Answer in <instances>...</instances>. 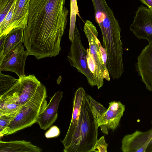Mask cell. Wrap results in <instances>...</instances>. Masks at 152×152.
I'll return each mask as SVG.
<instances>
[{
    "mask_svg": "<svg viewBox=\"0 0 152 152\" xmlns=\"http://www.w3.org/2000/svg\"><path fill=\"white\" fill-rule=\"evenodd\" d=\"M99 127L100 128L101 131L103 133L107 134H108V129L105 125H102L100 126Z\"/></svg>",
    "mask_w": 152,
    "mask_h": 152,
    "instance_id": "f546056e",
    "label": "cell"
},
{
    "mask_svg": "<svg viewBox=\"0 0 152 152\" xmlns=\"http://www.w3.org/2000/svg\"><path fill=\"white\" fill-rule=\"evenodd\" d=\"M87 59L88 67L90 71L93 75L94 80L96 76V70L95 65L90 53L89 49L87 48Z\"/></svg>",
    "mask_w": 152,
    "mask_h": 152,
    "instance_id": "484cf974",
    "label": "cell"
},
{
    "mask_svg": "<svg viewBox=\"0 0 152 152\" xmlns=\"http://www.w3.org/2000/svg\"><path fill=\"white\" fill-rule=\"evenodd\" d=\"M6 35H3L0 36V57L1 56L3 53L4 41Z\"/></svg>",
    "mask_w": 152,
    "mask_h": 152,
    "instance_id": "83f0119b",
    "label": "cell"
},
{
    "mask_svg": "<svg viewBox=\"0 0 152 152\" xmlns=\"http://www.w3.org/2000/svg\"><path fill=\"white\" fill-rule=\"evenodd\" d=\"M121 142L124 152H152V128L145 132L137 130L126 135Z\"/></svg>",
    "mask_w": 152,
    "mask_h": 152,
    "instance_id": "52a82bcc",
    "label": "cell"
},
{
    "mask_svg": "<svg viewBox=\"0 0 152 152\" xmlns=\"http://www.w3.org/2000/svg\"><path fill=\"white\" fill-rule=\"evenodd\" d=\"M87 51L82 43L80 31L76 25L74 38L67 56V60L72 66L86 77L90 86H96L94 76L89 69L87 59Z\"/></svg>",
    "mask_w": 152,
    "mask_h": 152,
    "instance_id": "277c9868",
    "label": "cell"
},
{
    "mask_svg": "<svg viewBox=\"0 0 152 152\" xmlns=\"http://www.w3.org/2000/svg\"><path fill=\"white\" fill-rule=\"evenodd\" d=\"M99 49L105 69L104 77L107 80L110 81V76L107 67V52L105 49L102 46L100 42L99 44Z\"/></svg>",
    "mask_w": 152,
    "mask_h": 152,
    "instance_id": "cb8c5ba5",
    "label": "cell"
},
{
    "mask_svg": "<svg viewBox=\"0 0 152 152\" xmlns=\"http://www.w3.org/2000/svg\"><path fill=\"white\" fill-rule=\"evenodd\" d=\"M41 84L33 75L19 78L16 82L19 104L22 106L31 98Z\"/></svg>",
    "mask_w": 152,
    "mask_h": 152,
    "instance_id": "8fae6325",
    "label": "cell"
},
{
    "mask_svg": "<svg viewBox=\"0 0 152 152\" xmlns=\"http://www.w3.org/2000/svg\"><path fill=\"white\" fill-rule=\"evenodd\" d=\"M88 98L91 110L97 122L107 109L102 104L94 99L90 95H88Z\"/></svg>",
    "mask_w": 152,
    "mask_h": 152,
    "instance_id": "44dd1931",
    "label": "cell"
},
{
    "mask_svg": "<svg viewBox=\"0 0 152 152\" xmlns=\"http://www.w3.org/2000/svg\"><path fill=\"white\" fill-rule=\"evenodd\" d=\"M98 127L91 110L88 95L86 94L70 144L65 152L93 151L97 140Z\"/></svg>",
    "mask_w": 152,
    "mask_h": 152,
    "instance_id": "7a4b0ae2",
    "label": "cell"
},
{
    "mask_svg": "<svg viewBox=\"0 0 152 152\" xmlns=\"http://www.w3.org/2000/svg\"><path fill=\"white\" fill-rule=\"evenodd\" d=\"M83 31L88 40L90 53L95 64L96 76L94 83L98 89L104 84V68L99 49L98 33L94 25L89 20L86 21Z\"/></svg>",
    "mask_w": 152,
    "mask_h": 152,
    "instance_id": "5b68a950",
    "label": "cell"
},
{
    "mask_svg": "<svg viewBox=\"0 0 152 152\" xmlns=\"http://www.w3.org/2000/svg\"><path fill=\"white\" fill-rule=\"evenodd\" d=\"M135 64L137 71L147 89L152 91V44H149L142 50Z\"/></svg>",
    "mask_w": 152,
    "mask_h": 152,
    "instance_id": "9c48e42d",
    "label": "cell"
},
{
    "mask_svg": "<svg viewBox=\"0 0 152 152\" xmlns=\"http://www.w3.org/2000/svg\"><path fill=\"white\" fill-rule=\"evenodd\" d=\"M24 41V30L23 29H15L12 30L6 35L3 53L0 57V61L10 51L20 43Z\"/></svg>",
    "mask_w": 152,
    "mask_h": 152,
    "instance_id": "e0dca14e",
    "label": "cell"
},
{
    "mask_svg": "<svg viewBox=\"0 0 152 152\" xmlns=\"http://www.w3.org/2000/svg\"><path fill=\"white\" fill-rule=\"evenodd\" d=\"M107 146L108 144L105 142L104 137L103 136L96 141L93 151L96 152V149H97V152H107Z\"/></svg>",
    "mask_w": 152,
    "mask_h": 152,
    "instance_id": "d4e9b609",
    "label": "cell"
},
{
    "mask_svg": "<svg viewBox=\"0 0 152 152\" xmlns=\"http://www.w3.org/2000/svg\"><path fill=\"white\" fill-rule=\"evenodd\" d=\"M141 2L146 5L148 8L152 10V0H140Z\"/></svg>",
    "mask_w": 152,
    "mask_h": 152,
    "instance_id": "f1b7e54d",
    "label": "cell"
},
{
    "mask_svg": "<svg viewBox=\"0 0 152 152\" xmlns=\"http://www.w3.org/2000/svg\"><path fill=\"white\" fill-rule=\"evenodd\" d=\"M28 55V51L24 50L22 43H19L0 61V71L13 72L19 78L25 76V63Z\"/></svg>",
    "mask_w": 152,
    "mask_h": 152,
    "instance_id": "ba28073f",
    "label": "cell"
},
{
    "mask_svg": "<svg viewBox=\"0 0 152 152\" xmlns=\"http://www.w3.org/2000/svg\"><path fill=\"white\" fill-rule=\"evenodd\" d=\"M31 0H16V2L11 23L7 32V34L14 29L26 27L29 14Z\"/></svg>",
    "mask_w": 152,
    "mask_h": 152,
    "instance_id": "5bb4252c",
    "label": "cell"
},
{
    "mask_svg": "<svg viewBox=\"0 0 152 152\" xmlns=\"http://www.w3.org/2000/svg\"><path fill=\"white\" fill-rule=\"evenodd\" d=\"M60 134V131L56 126H52L45 134L47 138H51L58 136Z\"/></svg>",
    "mask_w": 152,
    "mask_h": 152,
    "instance_id": "4316f807",
    "label": "cell"
},
{
    "mask_svg": "<svg viewBox=\"0 0 152 152\" xmlns=\"http://www.w3.org/2000/svg\"><path fill=\"white\" fill-rule=\"evenodd\" d=\"M129 30L138 39L147 40L152 44V10L141 5L136 12Z\"/></svg>",
    "mask_w": 152,
    "mask_h": 152,
    "instance_id": "8992f818",
    "label": "cell"
},
{
    "mask_svg": "<svg viewBox=\"0 0 152 152\" xmlns=\"http://www.w3.org/2000/svg\"><path fill=\"white\" fill-rule=\"evenodd\" d=\"M16 0L14 1L4 21L0 24V36L3 35H6L9 27L11 23L13 15Z\"/></svg>",
    "mask_w": 152,
    "mask_h": 152,
    "instance_id": "ffe728a7",
    "label": "cell"
},
{
    "mask_svg": "<svg viewBox=\"0 0 152 152\" xmlns=\"http://www.w3.org/2000/svg\"><path fill=\"white\" fill-rule=\"evenodd\" d=\"M125 110V106L119 101L109 103L108 108L97 121L98 127L105 125L108 129H116Z\"/></svg>",
    "mask_w": 152,
    "mask_h": 152,
    "instance_id": "7c38bea8",
    "label": "cell"
},
{
    "mask_svg": "<svg viewBox=\"0 0 152 152\" xmlns=\"http://www.w3.org/2000/svg\"><path fill=\"white\" fill-rule=\"evenodd\" d=\"M70 13L69 31V39L72 42L74 35L76 26V16L79 15V11L77 0H70Z\"/></svg>",
    "mask_w": 152,
    "mask_h": 152,
    "instance_id": "ac0fdd59",
    "label": "cell"
},
{
    "mask_svg": "<svg viewBox=\"0 0 152 152\" xmlns=\"http://www.w3.org/2000/svg\"><path fill=\"white\" fill-rule=\"evenodd\" d=\"M65 0H31L23 43L39 60L59 54L68 21Z\"/></svg>",
    "mask_w": 152,
    "mask_h": 152,
    "instance_id": "6da1fadb",
    "label": "cell"
},
{
    "mask_svg": "<svg viewBox=\"0 0 152 152\" xmlns=\"http://www.w3.org/2000/svg\"><path fill=\"white\" fill-rule=\"evenodd\" d=\"M16 113L0 116V136L1 137L4 135H6L7 134L8 126Z\"/></svg>",
    "mask_w": 152,
    "mask_h": 152,
    "instance_id": "7402d4cb",
    "label": "cell"
},
{
    "mask_svg": "<svg viewBox=\"0 0 152 152\" xmlns=\"http://www.w3.org/2000/svg\"><path fill=\"white\" fill-rule=\"evenodd\" d=\"M14 0H0V24L4 21Z\"/></svg>",
    "mask_w": 152,
    "mask_h": 152,
    "instance_id": "603a6c76",
    "label": "cell"
},
{
    "mask_svg": "<svg viewBox=\"0 0 152 152\" xmlns=\"http://www.w3.org/2000/svg\"><path fill=\"white\" fill-rule=\"evenodd\" d=\"M18 79L9 75H6L0 72V96L8 91L15 84Z\"/></svg>",
    "mask_w": 152,
    "mask_h": 152,
    "instance_id": "d6986e66",
    "label": "cell"
},
{
    "mask_svg": "<svg viewBox=\"0 0 152 152\" xmlns=\"http://www.w3.org/2000/svg\"><path fill=\"white\" fill-rule=\"evenodd\" d=\"M63 92L58 91L51 98L44 110L39 115L36 123L40 128L45 130L50 127L58 117V110L63 97Z\"/></svg>",
    "mask_w": 152,
    "mask_h": 152,
    "instance_id": "30bf717a",
    "label": "cell"
},
{
    "mask_svg": "<svg viewBox=\"0 0 152 152\" xmlns=\"http://www.w3.org/2000/svg\"><path fill=\"white\" fill-rule=\"evenodd\" d=\"M47 96L46 88L41 83L34 95L21 106L12 120L6 135L15 133L36 123L39 115L47 105Z\"/></svg>",
    "mask_w": 152,
    "mask_h": 152,
    "instance_id": "3957f363",
    "label": "cell"
},
{
    "mask_svg": "<svg viewBox=\"0 0 152 152\" xmlns=\"http://www.w3.org/2000/svg\"><path fill=\"white\" fill-rule=\"evenodd\" d=\"M16 82L8 91L0 96V116L15 114L21 107L18 102Z\"/></svg>",
    "mask_w": 152,
    "mask_h": 152,
    "instance_id": "9a60e30c",
    "label": "cell"
},
{
    "mask_svg": "<svg viewBox=\"0 0 152 152\" xmlns=\"http://www.w3.org/2000/svg\"><path fill=\"white\" fill-rule=\"evenodd\" d=\"M42 150L33 144L30 141L12 140L3 141L0 140V152H41Z\"/></svg>",
    "mask_w": 152,
    "mask_h": 152,
    "instance_id": "2e32d148",
    "label": "cell"
},
{
    "mask_svg": "<svg viewBox=\"0 0 152 152\" xmlns=\"http://www.w3.org/2000/svg\"><path fill=\"white\" fill-rule=\"evenodd\" d=\"M86 94L84 89L82 87L78 88L75 93L71 122L65 137L61 141L64 147L63 150L64 152H65L70 144L78 121L83 101Z\"/></svg>",
    "mask_w": 152,
    "mask_h": 152,
    "instance_id": "4fadbf2b",
    "label": "cell"
}]
</instances>
